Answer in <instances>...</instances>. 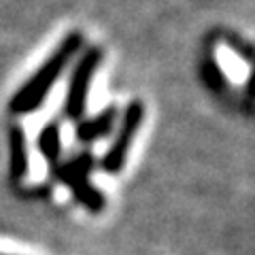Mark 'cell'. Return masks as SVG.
<instances>
[{
  "mask_svg": "<svg viewBox=\"0 0 255 255\" xmlns=\"http://www.w3.org/2000/svg\"><path fill=\"white\" fill-rule=\"evenodd\" d=\"M81 43L83 41H81V34H79V32H73V34H68L64 38L58 49L47 58V62L11 98V111L15 115H28L43 105V100L47 98V94L51 92V87L60 79V75L64 73V68L68 66V62L75 58V53L79 49H81Z\"/></svg>",
  "mask_w": 255,
  "mask_h": 255,
  "instance_id": "cell-1",
  "label": "cell"
},
{
  "mask_svg": "<svg viewBox=\"0 0 255 255\" xmlns=\"http://www.w3.org/2000/svg\"><path fill=\"white\" fill-rule=\"evenodd\" d=\"M142 115H145L142 102L132 100L126 109L122 124H119V130H117V136L113 140V145L109 147L105 157H102V168H105V172H109V174L122 172L124 164H126V157H128V151H130L134 136L138 134V128L142 124Z\"/></svg>",
  "mask_w": 255,
  "mask_h": 255,
  "instance_id": "cell-2",
  "label": "cell"
},
{
  "mask_svg": "<svg viewBox=\"0 0 255 255\" xmlns=\"http://www.w3.org/2000/svg\"><path fill=\"white\" fill-rule=\"evenodd\" d=\"M100 60H102V51L98 47H94V49L85 51V55L77 64V68L73 70L68 92H66V102H64V111H66V115L70 119H83L87 94H90L92 79L96 75Z\"/></svg>",
  "mask_w": 255,
  "mask_h": 255,
  "instance_id": "cell-3",
  "label": "cell"
},
{
  "mask_svg": "<svg viewBox=\"0 0 255 255\" xmlns=\"http://www.w3.org/2000/svg\"><path fill=\"white\" fill-rule=\"evenodd\" d=\"M90 164H92V157H90V153H87V155H81V157L73 159V162L66 164L64 168L58 166L53 172L58 174V177L66 183L70 189H73V194L77 196L79 202L85 204L87 209H92V211H100L102 209V196L85 179L87 170H90Z\"/></svg>",
  "mask_w": 255,
  "mask_h": 255,
  "instance_id": "cell-4",
  "label": "cell"
},
{
  "mask_svg": "<svg viewBox=\"0 0 255 255\" xmlns=\"http://www.w3.org/2000/svg\"><path fill=\"white\" fill-rule=\"evenodd\" d=\"M115 117H117L115 107H107L94 119H85V122L77 126V140L79 142H94L102 136H107V134L113 130Z\"/></svg>",
  "mask_w": 255,
  "mask_h": 255,
  "instance_id": "cell-5",
  "label": "cell"
},
{
  "mask_svg": "<svg viewBox=\"0 0 255 255\" xmlns=\"http://www.w3.org/2000/svg\"><path fill=\"white\" fill-rule=\"evenodd\" d=\"M38 149H41L43 157L47 159L49 168H51V170L58 168V166H60V151H62L60 126H58V124L45 126V130L41 132V138H38Z\"/></svg>",
  "mask_w": 255,
  "mask_h": 255,
  "instance_id": "cell-6",
  "label": "cell"
},
{
  "mask_svg": "<svg viewBox=\"0 0 255 255\" xmlns=\"http://www.w3.org/2000/svg\"><path fill=\"white\" fill-rule=\"evenodd\" d=\"M28 174V153H26V138L19 128L11 130V179L19 181Z\"/></svg>",
  "mask_w": 255,
  "mask_h": 255,
  "instance_id": "cell-7",
  "label": "cell"
}]
</instances>
